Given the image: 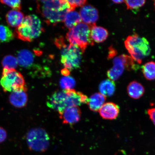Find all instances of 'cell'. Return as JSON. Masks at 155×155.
<instances>
[{
	"instance_id": "cell-1",
	"label": "cell",
	"mask_w": 155,
	"mask_h": 155,
	"mask_svg": "<svg viewBox=\"0 0 155 155\" xmlns=\"http://www.w3.org/2000/svg\"><path fill=\"white\" fill-rule=\"evenodd\" d=\"M88 100L86 95L71 89L54 92L48 97L46 104L48 107L60 113L67 107L87 104Z\"/></svg>"
},
{
	"instance_id": "cell-2",
	"label": "cell",
	"mask_w": 155,
	"mask_h": 155,
	"mask_svg": "<svg viewBox=\"0 0 155 155\" xmlns=\"http://www.w3.org/2000/svg\"><path fill=\"white\" fill-rule=\"evenodd\" d=\"M37 4L38 12L48 25L63 22L67 13L72 11L67 1H41Z\"/></svg>"
},
{
	"instance_id": "cell-3",
	"label": "cell",
	"mask_w": 155,
	"mask_h": 155,
	"mask_svg": "<svg viewBox=\"0 0 155 155\" xmlns=\"http://www.w3.org/2000/svg\"><path fill=\"white\" fill-rule=\"evenodd\" d=\"M43 30L38 17L31 15L25 17L21 25L15 29L14 35L23 41L31 42L40 36Z\"/></svg>"
},
{
	"instance_id": "cell-4",
	"label": "cell",
	"mask_w": 155,
	"mask_h": 155,
	"mask_svg": "<svg viewBox=\"0 0 155 155\" xmlns=\"http://www.w3.org/2000/svg\"><path fill=\"white\" fill-rule=\"evenodd\" d=\"M55 44L61 50V62L65 68L71 71L80 67L83 53L79 48L72 44H66L63 38L57 39Z\"/></svg>"
},
{
	"instance_id": "cell-5",
	"label": "cell",
	"mask_w": 155,
	"mask_h": 155,
	"mask_svg": "<svg viewBox=\"0 0 155 155\" xmlns=\"http://www.w3.org/2000/svg\"><path fill=\"white\" fill-rule=\"evenodd\" d=\"M124 44L132 58L139 64L142 63L143 58L150 54L151 49L148 41L137 34L128 36Z\"/></svg>"
},
{
	"instance_id": "cell-6",
	"label": "cell",
	"mask_w": 155,
	"mask_h": 155,
	"mask_svg": "<svg viewBox=\"0 0 155 155\" xmlns=\"http://www.w3.org/2000/svg\"><path fill=\"white\" fill-rule=\"evenodd\" d=\"M66 38L70 43L78 46L83 53L89 45H94L91 36L90 26L81 23L71 29L66 35Z\"/></svg>"
},
{
	"instance_id": "cell-7",
	"label": "cell",
	"mask_w": 155,
	"mask_h": 155,
	"mask_svg": "<svg viewBox=\"0 0 155 155\" xmlns=\"http://www.w3.org/2000/svg\"><path fill=\"white\" fill-rule=\"evenodd\" d=\"M0 84L5 92L20 91L26 92L28 89L24 77L15 69L3 68Z\"/></svg>"
},
{
	"instance_id": "cell-8",
	"label": "cell",
	"mask_w": 155,
	"mask_h": 155,
	"mask_svg": "<svg viewBox=\"0 0 155 155\" xmlns=\"http://www.w3.org/2000/svg\"><path fill=\"white\" fill-rule=\"evenodd\" d=\"M26 140L29 148L36 152H44L49 146V136L44 129L40 128L29 131L27 134Z\"/></svg>"
},
{
	"instance_id": "cell-9",
	"label": "cell",
	"mask_w": 155,
	"mask_h": 155,
	"mask_svg": "<svg viewBox=\"0 0 155 155\" xmlns=\"http://www.w3.org/2000/svg\"><path fill=\"white\" fill-rule=\"evenodd\" d=\"M59 113L60 119L65 124H74L81 119V112L78 107H67Z\"/></svg>"
},
{
	"instance_id": "cell-10",
	"label": "cell",
	"mask_w": 155,
	"mask_h": 155,
	"mask_svg": "<svg viewBox=\"0 0 155 155\" xmlns=\"http://www.w3.org/2000/svg\"><path fill=\"white\" fill-rule=\"evenodd\" d=\"M80 14L83 22L90 26L96 24L98 19L97 10L90 5H85L81 8Z\"/></svg>"
},
{
	"instance_id": "cell-11",
	"label": "cell",
	"mask_w": 155,
	"mask_h": 155,
	"mask_svg": "<svg viewBox=\"0 0 155 155\" xmlns=\"http://www.w3.org/2000/svg\"><path fill=\"white\" fill-rule=\"evenodd\" d=\"M99 111L103 119L113 120L116 119L119 116L120 108L114 103L108 102L104 104Z\"/></svg>"
},
{
	"instance_id": "cell-12",
	"label": "cell",
	"mask_w": 155,
	"mask_h": 155,
	"mask_svg": "<svg viewBox=\"0 0 155 155\" xmlns=\"http://www.w3.org/2000/svg\"><path fill=\"white\" fill-rule=\"evenodd\" d=\"M113 63V67L107 71V75L110 80L114 82L123 74L125 67L120 56L114 58Z\"/></svg>"
},
{
	"instance_id": "cell-13",
	"label": "cell",
	"mask_w": 155,
	"mask_h": 155,
	"mask_svg": "<svg viewBox=\"0 0 155 155\" xmlns=\"http://www.w3.org/2000/svg\"><path fill=\"white\" fill-rule=\"evenodd\" d=\"M9 100L11 104L15 107H24L28 102V95L24 91L13 92L9 96Z\"/></svg>"
},
{
	"instance_id": "cell-14",
	"label": "cell",
	"mask_w": 155,
	"mask_h": 155,
	"mask_svg": "<svg viewBox=\"0 0 155 155\" xmlns=\"http://www.w3.org/2000/svg\"><path fill=\"white\" fill-rule=\"evenodd\" d=\"M34 58L33 54L29 50L22 49L18 52L17 58L19 65L27 68L31 66Z\"/></svg>"
},
{
	"instance_id": "cell-15",
	"label": "cell",
	"mask_w": 155,
	"mask_h": 155,
	"mask_svg": "<svg viewBox=\"0 0 155 155\" xmlns=\"http://www.w3.org/2000/svg\"><path fill=\"white\" fill-rule=\"evenodd\" d=\"M90 28L91 38L96 43H101L107 38L108 32L106 29L97 26L96 24L91 26Z\"/></svg>"
},
{
	"instance_id": "cell-16",
	"label": "cell",
	"mask_w": 155,
	"mask_h": 155,
	"mask_svg": "<svg viewBox=\"0 0 155 155\" xmlns=\"http://www.w3.org/2000/svg\"><path fill=\"white\" fill-rule=\"evenodd\" d=\"M106 99V97L101 93H96L90 97L87 104L91 110L97 112L99 111Z\"/></svg>"
},
{
	"instance_id": "cell-17",
	"label": "cell",
	"mask_w": 155,
	"mask_h": 155,
	"mask_svg": "<svg viewBox=\"0 0 155 155\" xmlns=\"http://www.w3.org/2000/svg\"><path fill=\"white\" fill-rule=\"evenodd\" d=\"M23 13L20 11L12 10L7 13L6 19L8 24L13 28L18 27L24 18Z\"/></svg>"
},
{
	"instance_id": "cell-18",
	"label": "cell",
	"mask_w": 155,
	"mask_h": 155,
	"mask_svg": "<svg viewBox=\"0 0 155 155\" xmlns=\"http://www.w3.org/2000/svg\"><path fill=\"white\" fill-rule=\"evenodd\" d=\"M127 89L129 97L134 99H138L141 97L145 92V89L143 85L136 81L130 83Z\"/></svg>"
},
{
	"instance_id": "cell-19",
	"label": "cell",
	"mask_w": 155,
	"mask_h": 155,
	"mask_svg": "<svg viewBox=\"0 0 155 155\" xmlns=\"http://www.w3.org/2000/svg\"><path fill=\"white\" fill-rule=\"evenodd\" d=\"M64 21L66 27L70 30L80 24L82 19L79 13L76 11H71L67 13Z\"/></svg>"
},
{
	"instance_id": "cell-20",
	"label": "cell",
	"mask_w": 155,
	"mask_h": 155,
	"mask_svg": "<svg viewBox=\"0 0 155 155\" xmlns=\"http://www.w3.org/2000/svg\"><path fill=\"white\" fill-rule=\"evenodd\" d=\"M101 94L105 97L111 96L115 92L116 86L114 81L110 79L103 81L99 87Z\"/></svg>"
},
{
	"instance_id": "cell-21",
	"label": "cell",
	"mask_w": 155,
	"mask_h": 155,
	"mask_svg": "<svg viewBox=\"0 0 155 155\" xmlns=\"http://www.w3.org/2000/svg\"><path fill=\"white\" fill-rule=\"evenodd\" d=\"M14 38V34L8 27L0 25V44L9 42Z\"/></svg>"
},
{
	"instance_id": "cell-22",
	"label": "cell",
	"mask_w": 155,
	"mask_h": 155,
	"mask_svg": "<svg viewBox=\"0 0 155 155\" xmlns=\"http://www.w3.org/2000/svg\"><path fill=\"white\" fill-rule=\"evenodd\" d=\"M142 71L144 76L147 80H153L155 79V63L150 61L143 65Z\"/></svg>"
},
{
	"instance_id": "cell-23",
	"label": "cell",
	"mask_w": 155,
	"mask_h": 155,
	"mask_svg": "<svg viewBox=\"0 0 155 155\" xmlns=\"http://www.w3.org/2000/svg\"><path fill=\"white\" fill-rule=\"evenodd\" d=\"M2 64L4 68L15 69L18 62L16 57L13 55H8L3 58Z\"/></svg>"
},
{
	"instance_id": "cell-24",
	"label": "cell",
	"mask_w": 155,
	"mask_h": 155,
	"mask_svg": "<svg viewBox=\"0 0 155 155\" xmlns=\"http://www.w3.org/2000/svg\"><path fill=\"white\" fill-rule=\"evenodd\" d=\"M60 84L61 88L65 90H71L75 86V81L72 77L65 76L61 79Z\"/></svg>"
},
{
	"instance_id": "cell-25",
	"label": "cell",
	"mask_w": 155,
	"mask_h": 155,
	"mask_svg": "<svg viewBox=\"0 0 155 155\" xmlns=\"http://www.w3.org/2000/svg\"><path fill=\"white\" fill-rule=\"evenodd\" d=\"M120 57L123 61L125 68L127 70L130 71L136 69L137 66H136L134 61L131 57L125 54H123L120 55Z\"/></svg>"
},
{
	"instance_id": "cell-26",
	"label": "cell",
	"mask_w": 155,
	"mask_h": 155,
	"mask_svg": "<svg viewBox=\"0 0 155 155\" xmlns=\"http://www.w3.org/2000/svg\"><path fill=\"white\" fill-rule=\"evenodd\" d=\"M146 1H125L124 2L127 9H134L139 8L144 5Z\"/></svg>"
},
{
	"instance_id": "cell-27",
	"label": "cell",
	"mask_w": 155,
	"mask_h": 155,
	"mask_svg": "<svg viewBox=\"0 0 155 155\" xmlns=\"http://www.w3.org/2000/svg\"><path fill=\"white\" fill-rule=\"evenodd\" d=\"M1 3L11 7L15 10L20 11L22 8L21 1H1Z\"/></svg>"
},
{
	"instance_id": "cell-28",
	"label": "cell",
	"mask_w": 155,
	"mask_h": 155,
	"mask_svg": "<svg viewBox=\"0 0 155 155\" xmlns=\"http://www.w3.org/2000/svg\"><path fill=\"white\" fill-rule=\"evenodd\" d=\"M68 3H69L71 9L72 11L74 10L76 7L82 6L86 4L87 1L84 0H74V1H67Z\"/></svg>"
},
{
	"instance_id": "cell-29",
	"label": "cell",
	"mask_w": 155,
	"mask_h": 155,
	"mask_svg": "<svg viewBox=\"0 0 155 155\" xmlns=\"http://www.w3.org/2000/svg\"><path fill=\"white\" fill-rule=\"evenodd\" d=\"M147 112L151 120L155 125V107L150 108L147 110Z\"/></svg>"
},
{
	"instance_id": "cell-30",
	"label": "cell",
	"mask_w": 155,
	"mask_h": 155,
	"mask_svg": "<svg viewBox=\"0 0 155 155\" xmlns=\"http://www.w3.org/2000/svg\"><path fill=\"white\" fill-rule=\"evenodd\" d=\"M6 131L3 128L0 127V143L3 142L7 138Z\"/></svg>"
},
{
	"instance_id": "cell-31",
	"label": "cell",
	"mask_w": 155,
	"mask_h": 155,
	"mask_svg": "<svg viewBox=\"0 0 155 155\" xmlns=\"http://www.w3.org/2000/svg\"><path fill=\"white\" fill-rule=\"evenodd\" d=\"M117 53V51L114 48L112 47H110L108 58L109 59H111V58L115 57Z\"/></svg>"
},
{
	"instance_id": "cell-32",
	"label": "cell",
	"mask_w": 155,
	"mask_h": 155,
	"mask_svg": "<svg viewBox=\"0 0 155 155\" xmlns=\"http://www.w3.org/2000/svg\"><path fill=\"white\" fill-rule=\"evenodd\" d=\"M61 73L63 75L65 76H68L69 74L70 71L68 70L67 69H64L61 71Z\"/></svg>"
},
{
	"instance_id": "cell-33",
	"label": "cell",
	"mask_w": 155,
	"mask_h": 155,
	"mask_svg": "<svg viewBox=\"0 0 155 155\" xmlns=\"http://www.w3.org/2000/svg\"><path fill=\"white\" fill-rule=\"evenodd\" d=\"M112 2L116 4H120L123 3L124 2V1H122V0H121V1H119V0H118V1H113Z\"/></svg>"
},
{
	"instance_id": "cell-34",
	"label": "cell",
	"mask_w": 155,
	"mask_h": 155,
	"mask_svg": "<svg viewBox=\"0 0 155 155\" xmlns=\"http://www.w3.org/2000/svg\"><path fill=\"white\" fill-rule=\"evenodd\" d=\"M154 6L155 7V1H154Z\"/></svg>"
}]
</instances>
